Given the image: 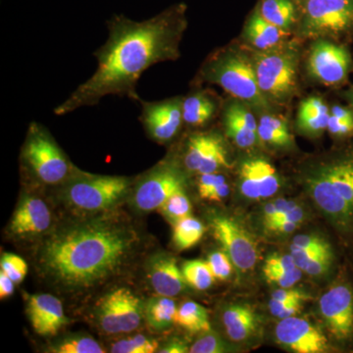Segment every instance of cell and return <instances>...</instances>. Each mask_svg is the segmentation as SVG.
Listing matches in <instances>:
<instances>
[{"instance_id":"obj_1","label":"cell","mask_w":353,"mask_h":353,"mask_svg":"<svg viewBox=\"0 0 353 353\" xmlns=\"http://www.w3.org/2000/svg\"><path fill=\"white\" fill-rule=\"evenodd\" d=\"M188 26L185 2L172 4L145 21L114 14L106 21L108 39L94 52V73L58 104L53 113L64 116L92 108L110 95L139 102V79L154 65L180 59Z\"/></svg>"},{"instance_id":"obj_2","label":"cell","mask_w":353,"mask_h":353,"mask_svg":"<svg viewBox=\"0 0 353 353\" xmlns=\"http://www.w3.org/2000/svg\"><path fill=\"white\" fill-rule=\"evenodd\" d=\"M126 228L94 221L66 228L51 236L41 248L39 262L55 282L83 289L105 280L124 263L134 243Z\"/></svg>"},{"instance_id":"obj_3","label":"cell","mask_w":353,"mask_h":353,"mask_svg":"<svg viewBox=\"0 0 353 353\" xmlns=\"http://www.w3.org/2000/svg\"><path fill=\"white\" fill-rule=\"evenodd\" d=\"M217 85L229 97L240 99L259 114L283 111L267 101L259 90L252 50L240 39L211 51L197 70L192 85Z\"/></svg>"},{"instance_id":"obj_4","label":"cell","mask_w":353,"mask_h":353,"mask_svg":"<svg viewBox=\"0 0 353 353\" xmlns=\"http://www.w3.org/2000/svg\"><path fill=\"white\" fill-rule=\"evenodd\" d=\"M303 43L294 37L273 50H250L260 92L269 103L280 110L289 108L301 94Z\"/></svg>"},{"instance_id":"obj_5","label":"cell","mask_w":353,"mask_h":353,"mask_svg":"<svg viewBox=\"0 0 353 353\" xmlns=\"http://www.w3.org/2000/svg\"><path fill=\"white\" fill-rule=\"evenodd\" d=\"M21 161L32 178L46 185H62L75 170L52 134L38 122L28 128Z\"/></svg>"},{"instance_id":"obj_6","label":"cell","mask_w":353,"mask_h":353,"mask_svg":"<svg viewBox=\"0 0 353 353\" xmlns=\"http://www.w3.org/2000/svg\"><path fill=\"white\" fill-rule=\"evenodd\" d=\"M303 16L294 37L303 43L317 39L353 41V0H301Z\"/></svg>"},{"instance_id":"obj_7","label":"cell","mask_w":353,"mask_h":353,"mask_svg":"<svg viewBox=\"0 0 353 353\" xmlns=\"http://www.w3.org/2000/svg\"><path fill=\"white\" fill-rule=\"evenodd\" d=\"M353 72V55L347 43L317 39L304 50L303 73L309 82L341 90Z\"/></svg>"},{"instance_id":"obj_8","label":"cell","mask_w":353,"mask_h":353,"mask_svg":"<svg viewBox=\"0 0 353 353\" xmlns=\"http://www.w3.org/2000/svg\"><path fill=\"white\" fill-rule=\"evenodd\" d=\"M131 179L122 176L94 175L74 170L62 183V196L72 208L87 212L105 210L126 196Z\"/></svg>"},{"instance_id":"obj_9","label":"cell","mask_w":353,"mask_h":353,"mask_svg":"<svg viewBox=\"0 0 353 353\" xmlns=\"http://www.w3.org/2000/svg\"><path fill=\"white\" fill-rule=\"evenodd\" d=\"M183 145L178 161L188 173H216L234 166L224 132L196 130L188 134Z\"/></svg>"},{"instance_id":"obj_10","label":"cell","mask_w":353,"mask_h":353,"mask_svg":"<svg viewBox=\"0 0 353 353\" xmlns=\"http://www.w3.org/2000/svg\"><path fill=\"white\" fill-rule=\"evenodd\" d=\"M188 172L176 158L158 164L139 180L132 194L134 208L143 212L157 210L176 192L185 190Z\"/></svg>"},{"instance_id":"obj_11","label":"cell","mask_w":353,"mask_h":353,"mask_svg":"<svg viewBox=\"0 0 353 353\" xmlns=\"http://www.w3.org/2000/svg\"><path fill=\"white\" fill-rule=\"evenodd\" d=\"M145 305L127 288L111 290L101 299L97 308L99 326L106 334L130 333L139 328Z\"/></svg>"},{"instance_id":"obj_12","label":"cell","mask_w":353,"mask_h":353,"mask_svg":"<svg viewBox=\"0 0 353 353\" xmlns=\"http://www.w3.org/2000/svg\"><path fill=\"white\" fill-rule=\"evenodd\" d=\"M320 314L336 343L353 345V284L340 281L325 292L319 301Z\"/></svg>"},{"instance_id":"obj_13","label":"cell","mask_w":353,"mask_h":353,"mask_svg":"<svg viewBox=\"0 0 353 353\" xmlns=\"http://www.w3.org/2000/svg\"><path fill=\"white\" fill-rule=\"evenodd\" d=\"M183 95H175L157 101L139 99V120L152 141L168 143L180 134L183 126Z\"/></svg>"},{"instance_id":"obj_14","label":"cell","mask_w":353,"mask_h":353,"mask_svg":"<svg viewBox=\"0 0 353 353\" xmlns=\"http://www.w3.org/2000/svg\"><path fill=\"white\" fill-rule=\"evenodd\" d=\"M211 229L216 240L229 255L238 270L248 272L254 268L259 259V246L252 234L233 218L214 216Z\"/></svg>"},{"instance_id":"obj_15","label":"cell","mask_w":353,"mask_h":353,"mask_svg":"<svg viewBox=\"0 0 353 353\" xmlns=\"http://www.w3.org/2000/svg\"><path fill=\"white\" fill-rule=\"evenodd\" d=\"M219 118L228 141L239 150L250 152L259 145V115L245 102L226 97Z\"/></svg>"},{"instance_id":"obj_16","label":"cell","mask_w":353,"mask_h":353,"mask_svg":"<svg viewBox=\"0 0 353 353\" xmlns=\"http://www.w3.org/2000/svg\"><path fill=\"white\" fill-rule=\"evenodd\" d=\"M281 347L296 353H322L329 350V341L321 330L304 318L281 319L275 330Z\"/></svg>"},{"instance_id":"obj_17","label":"cell","mask_w":353,"mask_h":353,"mask_svg":"<svg viewBox=\"0 0 353 353\" xmlns=\"http://www.w3.org/2000/svg\"><path fill=\"white\" fill-rule=\"evenodd\" d=\"M224 99L208 88L192 85L183 97V125L192 130H201L219 117Z\"/></svg>"},{"instance_id":"obj_18","label":"cell","mask_w":353,"mask_h":353,"mask_svg":"<svg viewBox=\"0 0 353 353\" xmlns=\"http://www.w3.org/2000/svg\"><path fill=\"white\" fill-rule=\"evenodd\" d=\"M27 314L32 329L41 336H54L69 322L61 301L48 294L29 296Z\"/></svg>"},{"instance_id":"obj_19","label":"cell","mask_w":353,"mask_h":353,"mask_svg":"<svg viewBox=\"0 0 353 353\" xmlns=\"http://www.w3.org/2000/svg\"><path fill=\"white\" fill-rule=\"evenodd\" d=\"M294 37L265 20L254 6L246 16L238 39L250 50L266 51L282 46Z\"/></svg>"},{"instance_id":"obj_20","label":"cell","mask_w":353,"mask_h":353,"mask_svg":"<svg viewBox=\"0 0 353 353\" xmlns=\"http://www.w3.org/2000/svg\"><path fill=\"white\" fill-rule=\"evenodd\" d=\"M148 276L158 296H176L189 287L176 259L166 253L152 257L148 265Z\"/></svg>"},{"instance_id":"obj_21","label":"cell","mask_w":353,"mask_h":353,"mask_svg":"<svg viewBox=\"0 0 353 353\" xmlns=\"http://www.w3.org/2000/svg\"><path fill=\"white\" fill-rule=\"evenodd\" d=\"M51 225V213L39 197L26 196L20 202L10 223L14 236H28L43 234Z\"/></svg>"},{"instance_id":"obj_22","label":"cell","mask_w":353,"mask_h":353,"mask_svg":"<svg viewBox=\"0 0 353 353\" xmlns=\"http://www.w3.org/2000/svg\"><path fill=\"white\" fill-rule=\"evenodd\" d=\"M330 104L322 95L310 94L299 102L296 129L307 138H320L328 129Z\"/></svg>"},{"instance_id":"obj_23","label":"cell","mask_w":353,"mask_h":353,"mask_svg":"<svg viewBox=\"0 0 353 353\" xmlns=\"http://www.w3.org/2000/svg\"><path fill=\"white\" fill-rule=\"evenodd\" d=\"M283 111H267L259 115V145L289 152L296 148L289 118Z\"/></svg>"},{"instance_id":"obj_24","label":"cell","mask_w":353,"mask_h":353,"mask_svg":"<svg viewBox=\"0 0 353 353\" xmlns=\"http://www.w3.org/2000/svg\"><path fill=\"white\" fill-rule=\"evenodd\" d=\"M254 6L265 20L294 36L303 16L301 0H257Z\"/></svg>"},{"instance_id":"obj_25","label":"cell","mask_w":353,"mask_h":353,"mask_svg":"<svg viewBox=\"0 0 353 353\" xmlns=\"http://www.w3.org/2000/svg\"><path fill=\"white\" fill-rule=\"evenodd\" d=\"M222 322L228 336L234 341L248 340L259 327V317L253 309L245 304H232L222 314Z\"/></svg>"},{"instance_id":"obj_26","label":"cell","mask_w":353,"mask_h":353,"mask_svg":"<svg viewBox=\"0 0 353 353\" xmlns=\"http://www.w3.org/2000/svg\"><path fill=\"white\" fill-rule=\"evenodd\" d=\"M176 301L169 296L152 297L145 305L146 322L157 331H164L176 324Z\"/></svg>"},{"instance_id":"obj_27","label":"cell","mask_w":353,"mask_h":353,"mask_svg":"<svg viewBox=\"0 0 353 353\" xmlns=\"http://www.w3.org/2000/svg\"><path fill=\"white\" fill-rule=\"evenodd\" d=\"M176 324L190 333L210 331L208 310L196 301H185L176 312Z\"/></svg>"},{"instance_id":"obj_28","label":"cell","mask_w":353,"mask_h":353,"mask_svg":"<svg viewBox=\"0 0 353 353\" xmlns=\"http://www.w3.org/2000/svg\"><path fill=\"white\" fill-rule=\"evenodd\" d=\"M330 136L336 141L353 139V111L347 103L330 105L328 129Z\"/></svg>"},{"instance_id":"obj_29","label":"cell","mask_w":353,"mask_h":353,"mask_svg":"<svg viewBox=\"0 0 353 353\" xmlns=\"http://www.w3.org/2000/svg\"><path fill=\"white\" fill-rule=\"evenodd\" d=\"M173 243L180 250H189L201 240L205 228L203 224L189 215L173 224Z\"/></svg>"},{"instance_id":"obj_30","label":"cell","mask_w":353,"mask_h":353,"mask_svg":"<svg viewBox=\"0 0 353 353\" xmlns=\"http://www.w3.org/2000/svg\"><path fill=\"white\" fill-rule=\"evenodd\" d=\"M236 176L239 189L243 196L253 201L261 199L259 174L255 167L253 154L241 158L236 165Z\"/></svg>"},{"instance_id":"obj_31","label":"cell","mask_w":353,"mask_h":353,"mask_svg":"<svg viewBox=\"0 0 353 353\" xmlns=\"http://www.w3.org/2000/svg\"><path fill=\"white\" fill-rule=\"evenodd\" d=\"M255 167L259 174L261 199L275 196L281 188V176L268 158L263 155L253 154Z\"/></svg>"},{"instance_id":"obj_32","label":"cell","mask_w":353,"mask_h":353,"mask_svg":"<svg viewBox=\"0 0 353 353\" xmlns=\"http://www.w3.org/2000/svg\"><path fill=\"white\" fill-rule=\"evenodd\" d=\"M182 272L188 284L196 290H208L215 280L208 261L203 260L185 261L183 264Z\"/></svg>"},{"instance_id":"obj_33","label":"cell","mask_w":353,"mask_h":353,"mask_svg":"<svg viewBox=\"0 0 353 353\" xmlns=\"http://www.w3.org/2000/svg\"><path fill=\"white\" fill-rule=\"evenodd\" d=\"M55 353H104L105 350L92 336L76 334L57 341L50 348Z\"/></svg>"},{"instance_id":"obj_34","label":"cell","mask_w":353,"mask_h":353,"mask_svg":"<svg viewBox=\"0 0 353 353\" xmlns=\"http://www.w3.org/2000/svg\"><path fill=\"white\" fill-rule=\"evenodd\" d=\"M160 210L172 224L190 215L192 205H190L189 197L185 194V190L176 192L173 196L169 197L160 208Z\"/></svg>"},{"instance_id":"obj_35","label":"cell","mask_w":353,"mask_h":353,"mask_svg":"<svg viewBox=\"0 0 353 353\" xmlns=\"http://www.w3.org/2000/svg\"><path fill=\"white\" fill-rule=\"evenodd\" d=\"M0 268L16 285L24 280L28 273V264L19 255L3 253L0 260Z\"/></svg>"},{"instance_id":"obj_36","label":"cell","mask_w":353,"mask_h":353,"mask_svg":"<svg viewBox=\"0 0 353 353\" xmlns=\"http://www.w3.org/2000/svg\"><path fill=\"white\" fill-rule=\"evenodd\" d=\"M227 352L226 343L217 334L213 332H204L196 343L190 347L192 353H223Z\"/></svg>"},{"instance_id":"obj_37","label":"cell","mask_w":353,"mask_h":353,"mask_svg":"<svg viewBox=\"0 0 353 353\" xmlns=\"http://www.w3.org/2000/svg\"><path fill=\"white\" fill-rule=\"evenodd\" d=\"M208 263L215 279L224 281L233 272V262L225 252H214L208 255Z\"/></svg>"},{"instance_id":"obj_38","label":"cell","mask_w":353,"mask_h":353,"mask_svg":"<svg viewBox=\"0 0 353 353\" xmlns=\"http://www.w3.org/2000/svg\"><path fill=\"white\" fill-rule=\"evenodd\" d=\"M263 274L267 282L273 283L283 289H290L303 277V271L297 267L290 271L263 272Z\"/></svg>"},{"instance_id":"obj_39","label":"cell","mask_w":353,"mask_h":353,"mask_svg":"<svg viewBox=\"0 0 353 353\" xmlns=\"http://www.w3.org/2000/svg\"><path fill=\"white\" fill-rule=\"evenodd\" d=\"M197 178V189L202 199H208V194L218 185L227 182L226 176L222 172L216 173L201 174Z\"/></svg>"},{"instance_id":"obj_40","label":"cell","mask_w":353,"mask_h":353,"mask_svg":"<svg viewBox=\"0 0 353 353\" xmlns=\"http://www.w3.org/2000/svg\"><path fill=\"white\" fill-rule=\"evenodd\" d=\"M334 259H336L334 252L324 253L310 262L303 272L314 277L326 275L333 268Z\"/></svg>"},{"instance_id":"obj_41","label":"cell","mask_w":353,"mask_h":353,"mask_svg":"<svg viewBox=\"0 0 353 353\" xmlns=\"http://www.w3.org/2000/svg\"><path fill=\"white\" fill-rule=\"evenodd\" d=\"M292 245L304 250H324L333 248L328 241L317 234H299L294 236Z\"/></svg>"},{"instance_id":"obj_42","label":"cell","mask_w":353,"mask_h":353,"mask_svg":"<svg viewBox=\"0 0 353 353\" xmlns=\"http://www.w3.org/2000/svg\"><path fill=\"white\" fill-rule=\"evenodd\" d=\"M296 267L292 254L271 255L265 262L263 272L290 271Z\"/></svg>"},{"instance_id":"obj_43","label":"cell","mask_w":353,"mask_h":353,"mask_svg":"<svg viewBox=\"0 0 353 353\" xmlns=\"http://www.w3.org/2000/svg\"><path fill=\"white\" fill-rule=\"evenodd\" d=\"M271 299H275V301H281V303H287V301L297 299H304V301H306V299H307V296H306L304 292H301V290L280 289L275 290V292L272 294Z\"/></svg>"},{"instance_id":"obj_44","label":"cell","mask_w":353,"mask_h":353,"mask_svg":"<svg viewBox=\"0 0 353 353\" xmlns=\"http://www.w3.org/2000/svg\"><path fill=\"white\" fill-rule=\"evenodd\" d=\"M15 283L3 272H0V297L1 299L12 296L15 290Z\"/></svg>"},{"instance_id":"obj_45","label":"cell","mask_w":353,"mask_h":353,"mask_svg":"<svg viewBox=\"0 0 353 353\" xmlns=\"http://www.w3.org/2000/svg\"><path fill=\"white\" fill-rule=\"evenodd\" d=\"M189 352L190 348L188 347L187 343L181 340L172 341L159 350V352L161 353H185Z\"/></svg>"},{"instance_id":"obj_46","label":"cell","mask_w":353,"mask_h":353,"mask_svg":"<svg viewBox=\"0 0 353 353\" xmlns=\"http://www.w3.org/2000/svg\"><path fill=\"white\" fill-rule=\"evenodd\" d=\"M303 301V299H296V301H292L287 307H285L281 311L280 314L278 315V318H280V319H285V318L296 316L297 313L299 312V310H301Z\"/></svg>"},{"instance_id":"obj_47","label":"cell","mask_w":353,"mask_h":353,"mask_svg":"<svg viewBox=\"0 0 353 353\" xmlns=\"http://www.w3.org/2000/svg\"><path fill=\"white\" fill-rule=\"evenodd\" d=\"M230 194V185L228 182L218 185L216 189L213 190L210 194H208V201H219L221 199H225Z\"/></svg>"},{"instance_id":"obj_48","label":"cell","mask_w":353,"mask_h":353,"mask_svg":"<svg viewBox=\"0 0 353 353\" xmlns=\"http://www.w3.org/2000/svg\"><path fill=\"white\" fill-rule=\"evenodd\" d=\"M340 97L343 99L345 103H347L353 111V85H350L347 90L341 92Z\"/></svg>"}]
</instances>
